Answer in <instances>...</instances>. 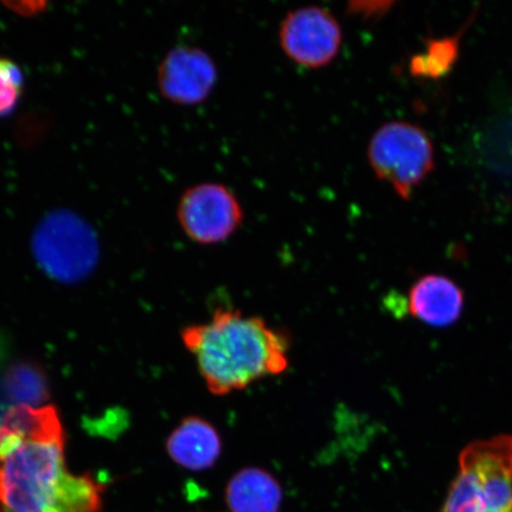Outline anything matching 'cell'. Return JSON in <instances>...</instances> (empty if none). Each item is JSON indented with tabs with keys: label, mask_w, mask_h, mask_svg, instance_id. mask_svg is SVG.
Returning a JSON list of instances; mask_svg holds the SVG:
<instances>
[{
	"label": "cell",
	"mask_w": 512,
	"mask_h": 512,
	"mask_svg": "<svg viewBox=\"0 0 512 512\" xmlns=\"http://www.w3.org/2000/svg\"><path fill=\"white\" fill-rule=\"evenodd\" d=\"M102 488L75 476L53 407H12L0 421V512H99Z\"/></svg>",
	"instance_id": "obj_1"
},
{
	"label": "cell",
	"mask_w": 512,
	"mask_h": 512,
	"mask_svg": "<svg viewBox=\"0 0 512 512\" xmlns=\"http://www.w3.org/2000/svg\"><path fill=\"white\" fill-rule=\"evenodd\" d=\"M184 347L194 356L211 394L226 396L290 366V341L264 319L240 310L217 309L204 324L182 330Z\"/></svg>",
	"instance_id": "obj_2"
},
{
	"label": "cell",
	"mask_w": 512,
	"mask_h": 512,
	"mask_svg": "<svg viewBox=\"0 0 512 512\" xmlns=\"http://www.w3.org/2000/svg\"><path fill=\"white\" fill-rule=\"evenodd\" d=\"M440 512H512V437L467 445Z\"/></svg>",
	"instance_id": "obj_3"
},
{
	"label": "cell",
	"mask_w": 512,
	"mask_h": 512,
	"mask_svg": "<svg viewBox=\"0 0 512 512\" xmlns=\"http://www.w3.org/2000/svg\"><path fill=\"white\" fill-rule=\"evenodd\" d=\"M31 249L41 270L62 284L85 280L100 258L99 239L91 224L66 209L50 211L38 222Z\"/></svg>",
	"instance_id": "obj_4"
},
{
	"label": "cell",
	"mask_w": 512,
	"mask_h": 512,
	"mask_svg": "<svg viewBox=\"0 0 512 512\" xmlns=\"http://www.w3.org/2000/svg\"><path fill=\"white\" fill-rule=\"evenodd\" d=\"M433 152L424 130L405 121H392L371 137L368 159L376 177L392 185L403 200H409L433 170Z\"/></svg>",
	"instance_id": "obj_5"
},
{
	"label": "cell",
	"mask_w": 512,
	"mask_h": 512,
	"mask_svg": "<svg viewBox=\"0 0 512 512\" xmlns=\"http://www.w3.org/2000/svg\"><path fill=\"white\" fill-rule=\"evenodd\" d=\"M176 217L182 232L202 246L219 245L232 238L245 220L235 192L219 182L191 185L179 197Z\"/></svg>",
	"instance_id": "obj_6"
},
{
	"label": "cell",
	"mask_w": 512,
	"mask_h": 512,
	"mask_svg": "<svg viewBox=\"0 0 512 512\" xmlns=\"http://www.w3.org/2000/svg\"><path fill=\"white\" fill-rule=\"evenodd\" d=\"M343 28L329 9L307 5L288 11L279 24L281 51L297 67H329L343 47Z\"/></svg>",
	"instance_id": "obj_7"
},
{
	"label": "cell",
	"mask_w": 512,
	"mask_h": 512,
	"mask_svg": "<svg viewBox=\"0 0 512 512\" xmlns=\"http://www.w3.org/2000/svg\"><path fill=\"white\" fill-rule=\"evenodd\" d=\"M219 82V68L206 49L181 44L168 51L157 70L160 95L171 104H204Z\"/></svg>",
	"instance_id": "obj_8"
},
{
	"label": "cell",
	"mask_w": 512,
	"mask_h": 512,
	"mask_svg": "<svg viewBox=\"0 0 512 512\" xmlns=\"http://www.w3.org/2000/svg\"><path fill=\"white\" fill-rule=\"evenodd\" d=\"M408 309L422 323L434 328H447L462 316L464 293L444 275H426L409 291Z\"/></svg>",
	"instance_id": "obj_9"
},
{
	"label": "cell",
	"mask_w": 512,
	"mask_h": 512,
	"mask_svg": "<svg viewBox=\"0 0 512 512\" xmlns=\"http://www.w3.org/2000/svg\"><path fill=\"white\" fill-rule=\"evenodd\" d=\"M166 451L174 462L190 471L213 467L222 453V439L217 428L200 416L181 421L166 440Z\"/></svg>",
	"instance_id": "obj_10"
},
{
	"label": "cell",
	"mask_w": 512,
	"mask_h": 512,
	"mask_svg": "<svg viewBox=\"0 0 512 512\" xmlns=\"http://www.w3.org/2000/svg\"><path fill=\"white\" fill-rule=\"evenodd\" d=\"M226 502L232 512H279L283 489L270 472L245 467L229 479Z\"/></svg>",
	"instance_id": "obj_11"
},
{
	"label": "cell",
	"mask_w": 512,
	"mask_h": 512,
	"mask_svg": "<svg viewBox=\"0 0 512 512\" xmlns=\"http://www.w3.org/2000/svg\"><path fill=\"white\" fill-rule=\"evenodd\" d=\"M4 390L17 406L37 407L48 398L46 380L31 364H18L4 380Z\"/></svg>",
	"instance_id": "obj_12"
},
{
	"label": "cell",
	"mask_w": 512,
	"mask_h": 512,
	"mask_svg": "<svg viewBox=\"0 0 512 512\" xmlns=\"http://www.w3.org/2000/svg\"><path fill=\"white\" fill-rule=\"evenodd\" d=\"M459 38L447 37L428 41L425 53L416 55L411 62V72L419 78H443L457 61Z\"/></svg>",
	"instance_id": "obj_13"
},
{
	"label": "cell",
	"mask_w": 512,
	"mask_h": 512,
	"mask_svg": "<svg viewBox=\"0 0 512 512\" xmlns=\"http://www.w3.org/2000/svg\"><path fill=\"white\" fill-rule=\"evenodd\" d=\"M24 87V75L14 61L0 57V118L16 110Z\"/></svg>",
	"instance_id": "obj_14"
},
{
	"label": "cell",
	"mask_w": 512,
	"mask_h": 512,
	"mask_svg": "<svg viewBox=\"0 0 512 512\" xmlns=\"http://www.w3.org/2000/svg\"><path fill=\"white\" fill-rule=\"evenodd\" d=\"M12 11L22 16H32L46 9L47 3L43 2H23L6 4Z\"/></svg>",
	"instance_id": "obj_15"
}]
</instances>
